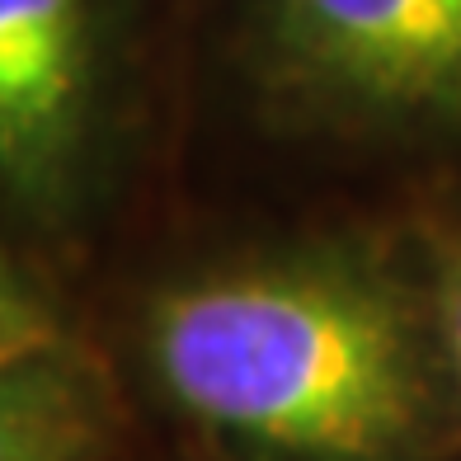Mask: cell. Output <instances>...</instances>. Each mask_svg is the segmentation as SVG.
<instances>
[{
    "label": "cell",
    "mask_w": 461,
    "mask_h": 461,
    "mask_svg": "<svg viewBox=\"0 0 461 461\" xmlns=\"http://www.w3.org/2000/svg\"><path fill=\"white\" fill-rule=\"evenodd\" d=\"M67 344L71 339L61 330L52 302L0 255V363L33 358V353H52Z\"/></svg>",
    "instance_id": "5b68a950"
},
{
    "label": "cell",
    "mask_w": 461,
    "mask_h": 461,
    "mask_svg": "<svg viewBox=\"0 0 461 461\" xmlns=\"http://www.w3.org/2000/svg\"><path fill=\"white\" fill-rule=\"evenodd\" d=\"M137 358L221 461H424L456 410L429 283L353 236L175 274L141 302Z\"/></svg>",
    "instance_id": "6da1fadb"
},
{
    "label": "cell",
    "mask_w": 461,
    "mask_h": 461,
    "mask_svg": "<svg viewBox=\"0 0 461 461\" xmlns=\"http://www.w3.org/2000/svg\"><path fill=\"white\" fill-rule=\"evenodd\" d=\"M109 429V391L71 344L0 363V461H95Z\"/></svg>",
    "instance_id": "277c9868"
},
{
    "label": "cell",
    "mask_w": 461,
    "mask_h": 461,
    "mask_svg": "<svg viewBox=\"0 0 461 461\" xmlns=\"http://www.w3.org/2000/svg\"><path fill=\"white\" fill-rule=\"evenodd\" d=\"M429 297H433L438 334H443V358H447L452 395H456V414H461V221H456L447 236L438 240V249H433Z\"/></svg>",
    "instance_id": "8992f818"
},
{
    "label": "cell",
    "mask_w": 461,
    "mask_h": 461,
    "mask_svg": "<svg viewBox=\"0 0 461 461\" xmlns=\"http://www.w3.org/2000/svg\"><path fill=\"white\" fill-rule=\"evenodd\" d=\"M245 52L292 118L461 137V0H249Z\"/></svg>",
    "instance_id": "3957f363"
},
{
    "label": "cell",
    "mask_w": 461,
    "mask_h": 461,
    "mask_svg": "<svg viewBox=\"0 0 461 461\" xmlns=\"http://www.w3.org/2000/svg\"><path fill=\"white\" fill-rule=\"evenodd\" d=\"M132 0H0V217L61 236L104 198Z\"/></svg>",
    "instance_id": "7a4b0ae2"
}]
</instances>
